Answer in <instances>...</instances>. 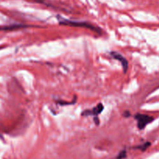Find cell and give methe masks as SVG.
Masks as SVG:
<instances>
[{
    "instance_id": "cell-1",
    "label": "cell",
    "mask_w": 159,
    "mask_h": 159,
    "mask_svg": "<svg viewBox=\"0 0 159 159\" xmlns=\"http://www.w3.org/2000/svg\"><path fill=\"white\" fill-rule=\"evenodd\" d=\"M57 19L58 23L61 25L64 26H78V27H85L90 29L91 30L95 31L96 33H100L101 30L99 28L93 26L91 23H87L84 21H75V20H70L68 19H65L64 17H61V16H57Z\"/></svg>"
},
{
    "instance_id": "cell-2",
    "label": "cell",
    "mask_w": 159,
    "mask_h": 159,
    "mask_svg": "<svg viewBox=\"0 0 159 159\" xmlns=\"http://www.w3.org/2000/svg\"><path fill=\"white\" fill-rule=\"evenodd\" d=\"M134 119L138 121V127L140 130H144L146 126L155 120L153 116H148L145 114H141L138 113L134 116Z\"/></svg>"
},
{
    "instance_id": "cell-3",
    "label": "cell",
    "mask_w": 159,
    "mask_h": 159,
    "mask_svg": "<svg viewBox=\"0 0 159 159\" xmlns=\"http://www.w3.org/2000/svg\"><path fill=\"white\" fill-rule=\"evenodd\" d=\"M110 55H111L113 58L119 61L120 62L121 65H122L123 67L124 72V73L127 72V69H128V61H127V59H126L122 54H120L118 52H116V51H112V52H110Z\"/></svg>"
},
{
    "instance_id": "cell-4",
    "label": "cell",
    "mask_w": 159,
    "mask_h": 159,
    "mask_svg": "<svg viewBox=\"0 0 159 159\" xmlns=\"http://www.w3.org/2000/svg\"><path fill=\"white\" fill-rule=\"evenodd\" d=\"M104 107L102 103H99L96 107H95L93 110H85L82 113V116H97L98 115L100 114L103 110Z\"/></svg>"
},
{
    "instance_id": "cell-5",
    "label": "cell",
    "mask_w": 159,
    "mask_h": 159,
    "mask_svg": "<svg viewBox=\"0 0 159 159\" xmlns=\"http://www.w3.org/2000/svg\"><path fill=\"white\" fill-rule=\"evenodd\" d=\"M150 145H151L150 142H146V143H144V144H142V145H140V146H138V147H137V148L140 149V150H141L144 152V151H145L146 149H147Z\"/></svg>"
},
{
    "instance_id": "cell-6",
    "label": "cell",
    "mask_w": 159,
    "mask_h": 159,
    "mask_svg": "<svg viewBox=\"0 0 159 159\" xmlns=\"http://www.w3.org/2000/svg\"><path fill=\"white\" fill-rule=\"evenodd\" d=\"M126 156H127V152H126V151H122V152H120V153L119 154V155H118L117 157H116V159H123V158H125Z\"/></svg>"
},
{
    "instance_id": "cell-7",
    "label": "cell",
    "mask_w": 159,
    "mask_h": 159,
    "mask_svg": "<svg viewBox=\"0 0 159 159\" xmlns=\"http://www.w3.org/2000/svg\"><path fill=\"white\" fill-rule=\"evenodd\" d=\"M75 101H74V102H63V101H57V103H59L60 105H71V104L75 103Z\"/></svg>"
},
{
    "instance_id": "cell-8",
    "label": "cell",
    "mask_w": 159,
    "mask_h": 159,
    "mask_svg": "<svg viewBox=\"0 0 159 159\" xmlns=\"http://www.w3.org/2000/svg\"><path fill=\"white\" fill-rule=\"evenodd\" d=\"M94 121H95V123H96V125H99V119L98 118V116H95Z\"/></svg>"
},
{
    "instance_id": "cell-9",
    "label": "cell",
    "mask_w": 159,
    "mask_h": 159,
    "mask_svg": "<svg viewBox=\"0 0 159 159\" xmlns=\"http://www.w3.org/2000/svg\"><path fill=\"white\" fill-rule=\"evenodd\" d=\"M123 115H124V116H125V117H128V116H130V113L129 111H125Z\"/></svg>"
},
{
    "instance_id": "cell-10",
    "label": "cell",
    "mask_w": 159,
    "mask_h": 159,
    "mask_svg": "<svg viewBox=\"0 0 159 159\" xmlns=\"http://www.w3.org/2000/svg\"><path fill=\"white\" fill-rule=\"evenodd\" d=\"M0 138H2V137H1V135H0Z\"/></svg>"
}]
</instances>
